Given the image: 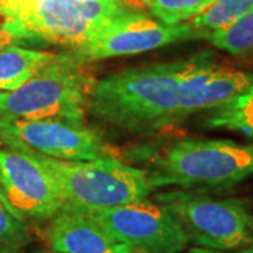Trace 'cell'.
<instances>
[{
	"label": "cell",
	"mask_w": 253,
	"mask_h": 253,
	"mask_svg": "<svg viewBox=\"0 0 253 253\" xmlns=\"http://www.w3.org/2000/svg\"><path fill=\"white\" fill-rule=\"evenodd\" d=\"M200 36L189 21L165 26L144 13L128 10L110 21L84 45L71 49L82 63L146 52L180 41L197 40Z\"/></svg>",
	"instance_id": "obj_9"
},
{
	"label": "cell",
	"mask_w": 253,
	"mask_h": 253,
	"mask_svg": "<svg viewBox=\"0 0 253 253\" xmlns=\"http://www.w3.org/2000/svg\"><path fill=\"white\" fill-rule=\"evenodd\" d=\"M253 9V0H215L189 23L200 38L224 30Z\"/></svg>",
	"instance_id": "obj_15"
},
{
	"label": "cell",
	"mask_w": 253,
	"mask_h": 253,
	"mask_svg": "<svg viewBox=\"0 0 253 253\" xmlns=\"http://www.w3.org/2000/svg\"><path fill=\"white\" fill-rule=\"evenodd\" d=\"M94 1H123V0H94Z\"/></svg>",
	"instance_id": "obj_21"
},
{
	"label": "cell",
	"mask_w": 253,
	"mask_h": 253,
	"mask_svg": "<svg viewBox=\"0 0 253 253\" xmlns=\"http://www.w3.org/2000/svg\"><path fill=\"white\" fill-rule=\"evenodd\" d=\"M20 44H23V41L4 26L3 18H1V21H0V49L9 48V46H20Z\"/></svg>",
	"instance_id": "obj_19"
},
{
	"label": "cell",
	"mask_w": 253,
	"mask_h": 253,
	"mask_svg": "<svg viewBox=\"0 0 253 253\" xmlns=\"http://www.w3.org/2000/svg\"><path fill=\"white\" fill-rule=\"evenodd\" d=\"M0 190L24 221H45L63 208L54 177L26 149L0 146Z\"/></svg>",
	"instance_id": "obj_10"
},
{
	"label": "cell",
	"mask_w": 253,
	"mask_h": 253,
	"mask_svg": "<svg viewBox=\"0 0 253 253\" xmlns=\"http://www.w3.org/2000/svg\"><path fill=\"white\" fill-rule=\"evenodd\" d=\"M56 55L23 46L0 49V91H13L51 63Z\"/></svg>",
	"instance_id": "obj_13"
},
{
	"label": "cell",
	"mask_w": 253,
	"mask_h": 253,
	"mask_svg": "<svg viewBox=\"0 0 253 253\" xmlns=\"http://www.w3.org/2000/svg\"><path fill=\"white\" fill-rule=\"evenodd\" d=\"M183 61L129 68L94 81L87 111L104 126L148 134L180 120Z\"/></svg>",
	"instance_id": "obj_1"
},
{
	"label": "cell",
	"mask_w": 253,
	"mask_h": 253,
	"mask_svg": "<svg viewBox=\"0 0 253 253\" xmlns=\"http://www.w3.org/2000/svg\"><path fill=\"white\" fill-rule=\"evenodd\" d=\"M73 55L54 61L13 91H0V117L83 121L94 79Z\"/></svg>",
	"instance_id": "obj_5"
},
{
	"label": "cell",
	"mask_w": 253,
	"mask_h": 253,
	"mask_svg": "<svg viewBox=\"0 0 253 253\" xmlns=\"http://www.w3.org/2000/svg\"><path fill=\"white\" fill-rule=\"evenodd\" d=\"M84 214L132 251L141 253H183L189 246L187 236L177 221L156 201L144 199Z\"/></svg>",
	"instance_id": "obj_8"
},
{
	"label": "cell",
	"mask_w": 253,
	"mask_h": 253,
	"mask_svg": "<svg viewBox=\"0 0 253 253\" xmlns=\"http://www.w3.org/2000/svg\"><path fill=\"white\" fill-rule=\"evenodd\" d=\"M208 111L203 120L204 126L235 131L253 138V86L235 99Z\"/></svg>",
	"instance_id": "obj_14"
},
{
	"label": "cell",
	"mask_w": 253,
	"mask_h": 253,
	"mask_svg": "<svg viewBox=\"0 0 253 253\" xmlns=\"http://www.w3.org/2000/svg\"><path fill=\"white\" fill-rule=\"evenodd\" d=\"M165 26H177L199 16L215 0H138Z\"/></svg>",
	"instance_id": "obj_17"
},
{
	"label": "cell",
	"mask_w": 253,
	"mask_h": 253,
	"mask_svg": "<svg viewBox=\"0 0 253 253\" xmlns=\"http://www.w3.org/2000/svg\"><path fill=\"white\" fill-rule=\"evenodd\" d=\"M28 242L27 221L11 208L0 190V253H20Z\"/></svg>",
	"instance_id": "obj_18"
},
{
	"label": "cell",
	"mask_w": 253,
	"mask_h": 253,
	"mask_svg": "<svg viewBox=\"0 0 253 253\" xmlns=\"http://www.w3.org/2000/svg\"><path fill=\"white\" fill-rule=\"evenodd\" d=\"M212 45L235 56L253 54V9L235 23L207 38Z\"/></svg>",
	"instance_id": "obj_16"
},
{
	"label": "cell",
	"mask_w": 253,
	"mask_h": 253,
	"mask_svg": "<svg viewBox=\"0 0 253 253\" xmlns=\"http://www.w3.org/2000/svg\"><path fill=\"white\" fill-rule=\"evenodd\" d=\"M187 253H253V246L251 248H245L239 251H212V249H203V248H191Z\"/></svg>",
	"instance_id": "obj_20"
},
{
	"label": "cell",
	"mask_w": 253,
	"mask_h": 253,
	"mask_svg": "<svg viewBox=\"0 0 253 253\" xmlns=\"http://www.w3.org/2000/svg\"><path fill=\"white\" fill-rule=\"evenodd\" d=\"M52 253H134L87 214L63 207L45 231Z\"/></svg>",
	"instance_id": "obj_12"
},
{
	"label": "cell",
	"mask_w": 253,
	"mask_h": 253,
	"mask_svg": "<svg viewBox=\"0 0 253 253\" xmlns=\"http://www.w3.org/2000/svg\"><path fill=\"white\" fill-rule=\"evenodd\" d=\"M0 145H1V144H0Z\"/></svg>",
	"instance_id": "obj_22"
},
{
	"label": "cell",
	"mask_w": 253,
	"mask_h": 253,
	"mask_svg": "<svg viewBox=\"0 0 253 253\" xmlns=\"http://www.w3.org/2000/svg\"><path fill=\"white\" fill-rule=\"evenodd\" d=\"M0 144L58 161H93L106 156L100 135L83 121L0 117Z\"/></svg>",
	"instance_id": "obj_7"
},
{
	"label": "cell",
	"mask_w": 253,
	"mask_h": 253,
	"mask_svg": "<svg viewBox=\"0 0 253 253\" xmlns=\"http://www.w3.org/2000/svg\"><path fill=\"white\" fill-rule=\"evenodd\" d=\"M34 155L58 184L63 207L83 212L107 210L146 199L152 191L145 169L118 159L104 156L75 162Z\"/></svg>",
	"instance_id": "obj_4"
},
{
	"label": "cell",
	"mask_w": 253,
	"mask_h": 253,
	"mask_svg": "<svg viewBox=\"0 0 253 253\" xmlns=\"http://www.w3.org/2000/svg\"><path fill=\"white\" fill-rule=\"evenodd\" d=\"M123 1L94 0H0L4 26L23 41L79 48L128 11Z\"/></svg>",
	"instance_id": "obj_3"
},
{
	"label": "cell",
	"mask_w": 253,
	"mask_h": 253,
	"mask_svg": "<svg viewBox=\"0 0 253 253\" xmlns=\"http://www.w3.org/2000/svg\"><path fill=\"white\" fill-rule=\"evenodd\" d=\"M253 86V73L219 66L210 54L183 59L180 73V120L212 110L235 99Z\"/></svg>",
	"instance_id": "obj_11"
},
{
	"label": "cell",
	"mask_w": 253,
	"mask_h": 253,
	"mask_svg": "<svg viewBox=\"0 0 253 253\" xmlns=\"http://www.w3.org/2000/svg\"><path fill=\"white\" fill-rule=\"evenodd\" d=\"M152 190L224 189L253 176V145L217 138H183L155 156L146 170Z\"/></svg>",
	"instance_id": "obj_2"
},
{
	"label": "cell",
	"mask_w": 253,
	"mask_h": 253,
	"mask_svg": "<svg viewBox=\"0 0 253 253\" xmlns=\"http://www.w3.org/2000/svg\"><path fill=\"white\" fill-rule=\"evenodd\" d=\"M154 201L172 214L194 248L228 252L253 246V215L242 200L179 189L159 191Z\"/></svg>",
	"instance_id": "obj_6"
}]
</instances>
